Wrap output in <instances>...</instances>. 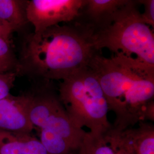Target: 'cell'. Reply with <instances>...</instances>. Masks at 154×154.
Here are the masks:
<instances>
[{
	"label": "cell",
	"mask_w": 154,
	"mask_h": 154,
	"mask_svg": "<svg viewBox=\"0 0 154 154\" xmlns=\"http://www.w3.org/2000/svg\"><path fill=\"white\" fill-rule=\"evenodd\" d=\"M94 33L75 21L28 34L23 40L19 72L43 80H65L88 66L97 52Z\"/></svg>",
	"instance_id": "cell-1"
},
{
	"label": "cell",
	"mask_w": 154,
	"mask_h": 154,
	"mask_svg": "<svg viewBox=\"0 0 154 154\" xmlns=\"http://www.w3.org/2000/svg\"><path fill=\"white\" fill-rule=\"evenodd\" d=\"M88 67L115 114L113 128L123 131L145 121L146 109L154 100V66L122 52L107 58L97 51Z\"/></svg>",
	"instance_id": "cell-2"
},
{
	"label": "cell",
	"mask_w": 154,
	"mask_h": 154,
	"mask_svg": "<svg viewBox=\"0 0 154 154\" xmlns=\"http://www.w3.org/2000/svg\"><path fill=\"white\" fill-rule=\"evenodd\" d=\"M58 95L72 122L78 128L105 135L112 127L109 106L97 78L88 66L62 81Z\"/></svg>",
	"instance_id": "cell-3"
},
{
	"label": "cell",
	"mask_w": 154,
	"mask_h": 154,
	"mask_svg": "<svg viewBox=\"0 0 154 154\" xmlns=\"http://www.w3.org/2000/svg\"><path fill=\"white\" fill-rule=\"evenodd\" d=\"M138 5V1L128 0L110 26L94 34V46L97 51L105 48L114 54H135L139 60L154 66V32L143 22Z\"/></svg>",
	"instance_id": "cell-4"
},
{
	"label": "cell",
	"mask_w": 154,
	"mask_h": 154,
	"mask_svg": "<svg viewBox=\"0 0 154 154\" xmlns=\"http://www.w3.org/2000/svg\"><path fill=\"white\" fill-rule=\"evenodd\" d=\"M28 116L34 128L60 136L79 152L87 131L72 122L58 94L49 91L34 96L29 105Z\"/></svg>",
	"instance_id": "cell-5"
},
{
	"label": "cell",
	"mask_w": 154,
	"mask_h": 154,
	"mask_svg": "<svg viewBox=\"0 0 154 154\" xmlns=\"http://www.w3.org/2000/svg\"><path fill=\"white\" fill-rule=\"evenodd\" d=\"M85 0H32L28 1L26 16L34 33L75 20Z\"/></svg>",
	"instance_id": "cell-6"
},
{
	"label": "cell",
	"mask_w": 154,
	"mask_h": 154,
	"mask_svg": "<svg viewBox=\"0 0 154 154\" xmlns=\"http://www.w3.org/2000/svg\"><path fill=\"white\" fill-rule=\"evenodd\" d=\"M128 0H85L74 21L91 29L94 34L108 28Z\"/></svg>",
	"instance_id": "cell-7"
},
{
	"label": "cell",
	"mask_w": 154,
	"mask_h": 154,
	"mask_svg": "<svg viewBox=\"0 0 154 154\" xmlns=\"http://www.w3.org/2000/svg\"><path fill=\"white\" fill-rule=\"evenodd\" d=\"M34 129L28 116L26 94L0 99V130L30 134Z\"/></svg>",
	"instance_id": "cell-8"
},
{
	"label": "cell",
	"mask_w": 154,
	"mask_h": 154,
	"mask_svg": "<svg viewBox=\"0 0 154 154\" xmlns=\"http://www.w3.org/2000/svg\"><path fill=\"white\" fill-rule=\"evenodd\" d=\"M0 154H48L44 146L31 134L0 130Z\"/></svg>",
	"instance_id": "cell-9"
},
{
	"label": "cell",
	"mask_w": 154,
	"mask_h": 154,
	"mask_svg": "<svg viewBox=\"0 0 154 154\" xmlns=\"http://www.w3.org/2000/svg\"><path fill=\"white\" fill-rule=\"evenodd\" d=\"M136 154H154V126L151 122H140L138 127L123 131Z\"/></svg>",
	"instance_id": "cell-10"
},
{
	"label": "cell",
	"mask_w": 154,
	"mask_h": 154,
	"mask_svg": "<svg viewBox=\"0 0 154 154\" xmlns=\"http://www.w3.org/2000/svg\"><path fill=\"white\" fill-rule=\"evenodd\" d=\"M29 1L0 0V22L13 32L18 30L28 23L26 7Z\"/></svg>",
	"instance_id": "cell-11"
},
{
	"label": "cell",
	"mask_w": 154,
	"mask_h": 154,
	"mask_svg": "<svg viewBox=\"0 0 154 154\" xmlns=\"http://www.w3.org/2000/svg\"><path fill=\"white\" fill-rule=\"evenodd\" d=\"M79 154H114L105 135H97L86 132Z\"/></svg>",
	"instance_id": "cell-12"
},
{
	"label": "cell",
	"mask_w": 154,
	"mask_h": 154,
	"mask_svg": "<svg viewBox=\"0 0 154 154\" xmlns=\"http://www.w3.org/2000/svg\"><path fill=\"white\" fill-rule=\"evenodd\" d=\"M105 138L114 154H136L132 145L123 131L118 130L112 126L105 135Z\"/></svg>",
	"instance_id": "cell-13"
},
{
	"label": "cell",
	"mask_w": 154,
	"mask_h": 154,
	"mask_svg": "<svg viewBox=\"0 0 154 154\" xmlns=\"http://www.w3.org/2000/svg\"><path fill=\"white\" fill-rule=\"evenodd\" d=\"M19 72V63L11 49L9 39L0 38V72Z\"/></svg>",
	"instance_id": "cell-14"
},
{
	"label": "cell",
	"mask_w": 154,
	"mask_h": 154,
	"mask_svg": "<svg viewBox=\"0 0 154 154\" xmlns=\"http://www.w3.org/2000/svg\"><path fill=\"white\" fill-rule=\"evenodd\" d=\"M17 72H0V99L10 95V91L14 85Z\"/></svg>",
	"instance_id": "cell-15"
},
{
	"label": "cell",
	"mask_w": 154,
	"mask_h": 154,
	"mask_svg": "<svg viewBox=\"0 0 154 154\" xmlns=\"http://www.w3.org/2000/svg\"><path fill=\"white\" fill-rule=\"evenodd\" d=\"M140 4L144 6V12L141 13L143 22L150 27L154 28V0H138Z\"/></svg>",
	"instance_id": "cell-16"
},
{
	"label": "cell",
	"mask_w": 154,
	"mask_h": 154,
	"mask_svg": "<svg viewBox=\"0 0 154 154\" xmlns=\"http://www.w3.org/2000/svg\"><path fill=\"white\" fill-rule=\"evenodd\" d=\"M13 31L7 25L0 22V38L9 39Z\"/></svg>",
	"instance_id": "cell-17"
}]
</instances>
